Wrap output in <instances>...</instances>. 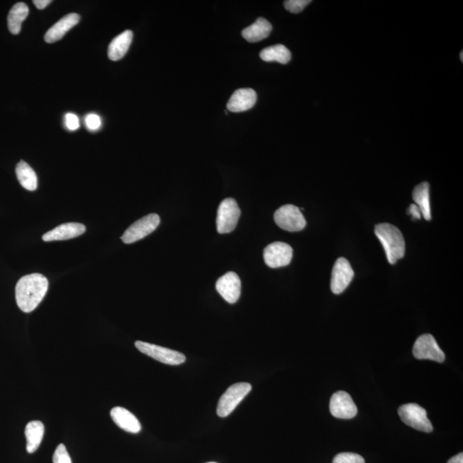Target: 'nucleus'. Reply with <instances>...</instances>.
Returning a JSON list of instances; mask_svg holds the SVG:
<instances>
[{
	"mask_svg": "<svg viewBox=\"0 0 463 463\" xmlns=\"http://www.w3.org/2000/svg\"><path fill=\"white\" fill-rule=\"evenodd\" d=\"M135 346L141 353L166 365L179 366L186 362V356L175 350L161 347L148 342L137 341Z\"/></svg>",
	"mask_w": 463,
	"mask_h": 463,
	"instance_id": "423d86ee",
	"label": "nucleus"
},
{
	"mask_svg": "<svg viewBox=\"0 0 463 463\" xmlns=\"http://www.w3.org/2000/svg\"><path fill=\"white\" fill-rule=\"evenodd\" d=\"M86 125L90 132H95L101 128V119L100 116L95 114H90L86 117Z\"/></svg>",
	"mask_w": 463,
	"mask_h": 463,
	"instance_id": "cd10ccee",
	"label": "nucleus"
},
{
	"mask_svg": "<svg viewBox=\"0 0 463 463\" xmlns=\"http://www.w3.org/2000/svg\"><path fill=\"white\" fill-rule=\"evenodd\" d=\"M79 21L80 16L77 13H70L62 17L46 33L45 41L48 43H55V42L61 40L63 35L70 30H72L73 27H75L79 23Z\"/></svg>",
	"mask_w": 463,
	"mask_h": 463,
	"instance_id": "f3484780",
	"label": "nucleus"
},
{
	"mask_svg": "<svg viewBox=\"0 0 463 463\" xmlns=\"http://www.w3.org/2000/svg\"><path fill=\"white\" fill-rule=\"evenodd\" d=\"M160 221V217L157 214H150L139 219L124 233L121 237L123 242L132 244L143 239L158 228Z\"/></svg>",
	"mask_w": 463,
	"mask_h": 463,
	"instance_id": "6e6552de",
	"label": "nucleus"
},
{
	"mask_svg": "<svg viewBox=\"0 0 463 463\" xmlns=\"http://www.w3.org/2000/svg\"><path fill=\"white\" fill-rule=\"evenodd\" d=\"M293 257L292 247L284 242H275L265 247L264 259L268 267L287 266Z\"/></svg>",
	"mask_w": 463,
	"mask_h": 463,
	"instance_id": "9b49d317",
	"label": "nucleus"
},
{
	"mask_svg": "<svg viewBox=\"0 0 463 463\" xmlns=\"http://www.w3.org/2000/svg\"><path fill=\"white\" fill-rule=\"evenodd\" d=\"M462 55H463V52H461V61L462 62L463 61V59H462L463 56Z\"/></svg>",
	"mask_w": 463,
	"mask_h": 463,
	"instance_id": "473e14b6",
	"label": "nucleus"
},
{
	"mask_svg": "<svg viewBox=\"0 0 463 463\" xmlns=\"http://www.w3.org/2000/svg\"><path fill=\"white\" fill-rule=\"evenodd\" d=\"M413 356L418 359H432L443 363L445 355L432 335L425 334L417 339L413 348Z\"/></svg>",
	"mask_w": 463,
	"mask_h": 463,
	"instance_id": "1a4fd4ad",
	"label": "nucleus"
},
{
	"mask_svg": "<svg viewBox=\"0 0 463 463\" xmlns=\"http://www.w3.org/2000/svg\"><path fill=\"white\" fill-rule=\"evenodd\" d=\"M406 213L411 215L413 220H420V219L422 218V213H420V208L415 204L410 205Z\"/></svg>",
	"mask_w": 463,
	"mask_h": 463,
	"instance_id": "c756f323",
	"label": "nucleus"
},
{
	"mask_svg": "<svg viewBox=\"0 0 463 463\" xmlns=\"http://www.w3.org/2000/svg\"><path fill=\"white\" fill-rule=\"evenodd\" d=\"M310 3H312L311 0H288L284 2V6L289 12L297 14L302 12Z\"/></svg>",
	"mask_w": 463,
	"mask_h": 463,
	"instance_id": "a878e982",
	"label": "nucleus"
},
{
	"mask_svg": "<svg viewBox=\"0 0 463 463\" xmlns=\"http://www.w3.org/2000/svg\"><path fill=\"white\" fill-rule=\"evenodd\" d=\"M447 463H463V454L460 453L455 455V457L451 458Z\"/></svg>",
	"mask_w": 463,
	"mask_h": 463,
	"instance_id": "2f4dec72",
	"label": "nucleus"
},
{
	"mask_svg": "<svg viewBox=\"0 0 463 463\" xmlns=\"http://www.w3.org/2000/svg\"><path fill=\"white\" fill-rule=\"evenodd\" d=\"M330 411L335 418L349 420L355 418L358 409L351 395L345 391H338L332 395Z\"/></svg>",
	"mask_w": 463,
	"mask_h": 463,
	"instance_id": "f8f14e48",
	"label": "nucleus"
},
{
	"mask_svg": "<svg viewBox=\"0 0 463 463\" xmlns=\"http://www.w3.org/2000/svg\"><path fill=\"white\" fill-rule=\"evenodd\" d=\"M398 415L406 425L424 433H432L433 426L425 408L416 404H404L398 409Z\"/></svg>",
	"mask_w": 463,
	"mask_h": 463,
	"instance_id": "20e7f679",
	"label": "nucleus"
},
{
	"mask_svg": "<svg viewBox=\"0 0 463 463\" xmlns=\"http://www.w3.org/2000/svg\"><path fill=\"white\" fill-rule=\"evenodd\" d=\"M252 391L249 383H237L229 387L221 395L217 405V415L225 418L237 408L243 399Z\"/></svg>",
	"mask_w": 463,
	"mask_h": 463,
	"instance_id": "7ed1b4c3",
	"label": "nucleus"
},
{
	"mask_svg": "<svg viewBox=\"0 0 463 463\" xmlns=\"http://www.w3.org/2000/svg\"><path fill=\"white\" fill-rule=\"evenodd\" d=\"M375 235L386 253L388 263L394 264L405 255L404 235L397 227L390 224H380L375 227Z\"/></svg>",
	"mask_w": 463,
	"mask_h": 463,
	"instance_id": "f03ea898",
	"label": "nucleus"
},
{
	"mask_svg": "<svg viewBox=\"0 0 463 463\" xmlns=\"http://www.w3.org/2000/svg\"><path fill=\"white\" fill-rule=\"evenodd\" d=\"M355 275L351 264L345 259L340 257L335 262L332 270L331 288L335 295H340L348 287Z\"/></svg>",
	"mask_w": 463,
	"mask_h": 463,
	"instance_id": "9d476101",
	"label": "nucleus"
},
{
	"mask_svg": "<svg viewBox=\"0 0 463 463\" xmlns=\"http://www.w3.org/2000/svg\"><path fill=\"white\" fill-rule=\"evenodd\" d=\"M65 124L66 128L70 130H77L80 127L79 117L76 115L69 112L65 117Z\"/></svg>",
	"mask_w": 463,
	"mask_h": 463,
	"instance_id": "c85d7f7f",
	"label": "nucleus"
},
{
	"mask_svg": "<svg viewBox=\"0 0 463 463\" xmlns=\"http://www.w3.org/2000/svg\"><path fill=\"white\" fill-rule=\"evenodd\" d=\"M45 433V426L40 420H33L28 423L26 428L28 453H34L40 447Z\"/></svg>",
	"mask_w": 463,
	"mask_h": 463,
	"instance_id": "aec40b11",
	"label": "nucleus"
},
{
	"mask_svg": "<svg viewBox=\"0 0 463 463\" xmlns=\"http://www.w3.org/2000/svg\"><path fill=\"white\" fill-rule=\"evenodd\" d=\"M208 463H217V462H208Z\"/></svg>",
	"mask_w": 463,
	"mask_h": 463,
	"instance_id": "72a5a7b5",
	"label": "nucleus"
},
{
	"mask_svg": "<svg viewBox=\"0 0 463 463\" xmlns=\"http://www.w3.org/2000/svg\"><path fill=\"white\" fill-rule=\"evenodd\" d=\"M272 26L264 17H259L252 26L242 31V37L249 42H257L264 40L271 33Z\"/></svg>",
	"mask_w": 463,
	"mask_h": 463,
	"instance_id": "6ab92c4d",
	"label": "nucleus"
},
{
	"mask_svg": "<svg viewBox=\"0 0 463 463\" xmlns=\"http://www.w3.org/2000/svg\"><path fill=\"white\" fill-rule=\"evenodd\" d=\"M413 199L420 208L423 217L426 221H430L432 215H431L429 184L423 182L417 186L413 192Z\"/></svg>",
	"mask_w": 463,
	"mask_h": 463,
	"instance_id": "412c9836",
	"label": "nucleus"
},
{
	"mask_svg": "<svg viewBox=\"0 0 463 463\" xmlns=\"http://www.w3.org/2000/svg\"><path fill=\"white\" fill-rule=\"evenodd\" d=\"M240 217V210L236 200L226 199L218 208L217 226L219 233H228L235 230Z\"/></svg>",
	"mask_w": 463,
	"mask_h": 463,
	"instance_id": "0eeeda50",
	"label": "nucleus"
},
{
	"mask_svg": "<svg viewBox=\"0 0 463 463\" xmlns=\"http://www.w3.org/2000/svg\"><path fill=\"white\" fill-rule=\"evenodd\" d=\"M51 0H34L33 3L35 6L37 7L39 10H43L48 5H50Z\"/></svg>",
	"mask_w": 463,
	"mask_h": 463,
	"instance_id": "7c9ffc66",
	"label": "nucleus"
},
{
	"mask_svg": "<svg viewBox=\"0 0 463 463\" xmlns=\"http://www.w3.org/2000/svg\"><path fill=\"white\" fill-rule=\"evenodd\" d=\"M54 463H72L67 449L63 444L58 445L56 448L54 457H52Z\"/></svg>",
	"mask_w": 463,
	"mask_h": 463,
	"instance_id": "bb28decb",
	"label": "nucleus"
},
{
	"mask_svg": "<svg viewBox=\"0 0 463 463\" xmlns=\"http://www.w3.org/2000/svg\"><path fill=\"white\" fill-rule=\"evenodd\" d=\"M16 174L21 186L28 190H35L38 186L37 175L30 166L26 161H21L17 165Z\"/></svg>",
	"mask_w": 463,
	"mask_h": 463,
	"instance_id": "5701e85b",
	"label": "nucleus"
},
{
	"mask_svg": "<svg viewBox=\"0 0 463 463\" xmlns=\"http://www.w3.org/2000/svg\"><path fill=\"white\" fill-rule=\"evenodd\" d=\"M257 102V93L253 88H239L232 95L227 108L232 112H242L253 108Z\"/></svg>",
	"mask_w": 463,
	"mask_h": 463,
	"instance_id": "4468645a",
	"label": "nucleus"
},
{
	"mask_svg": "<svg viewBox=\"0 0 463 463\" xmlns=\"http://www.w3.org/2000/svg\"><path fill=\"white\" fill-rule=\"evenodd\" d=\"M133 33L130 30L124 31L111 41L108 47V57L112 61H118L128 52L132 44Z\"/></svg>",
	"mask_w": 463,
	"mask_h": 463,
	"instance_id": "a211bd4d",
	"label": "nucleus"
},
{
	"mask_svg": "<svg viewBox=\"0 0 463 463\" xmlns=\"http://www.w3.org/2000/svg\"><path fill=\"white\" fill-rule=\"evenodd\" d=\"M29 7L24 3H17L10 9L8 15V28L10 33L19 35L22 23L29 15Z\"/></svg>",
	"mask_w": 463,
	"mask_h": 463,
	"instance_id": "4be33fe9",
	"label": "nucleus"
},
{
	"mask_svg": "<svg viewBox=\"0 0 463 463\" xmlns=\"http://www.w3.org/2000/svg\"><path fill=\"white\" fill-rule=\"evenodd\" d=\"M215 288L226 302L235 304L238 302L242 293V282L235 272H228L218 279Z\"/></svg>",
	"mask_w": 463,
	"mask_h": 463,
	"instance_id": "ddd939ff",
	"label": "nucleus"
},
{
	"mask_svg": "<svg viewBox=\"0 0 463 463\" xmlns=\"http://www.w3.org/2000/svg\"><path fill=\"white\" fill-rule=\"evenodd\" d=\"M48 290V280L43 275H24L16 285V302L22 312L30 313L37 309Z\"/></svg>",
	"mask_w": 463,
	"mask_h": 463,
	"instance_id": "f257e3e1",
	"label": "nucleus"
},
{
	"mask_svg": "<svg viewBox=\"0 0 463 463\" xmlns=\"http://www.w3.org/2000/svg\"><path fill=\"white\" fill-rule=\"evenodd\" d=\"M111 418L120 428L127 433H139L142 426L137 417L122 406H115L110 412Z\"/></svg>",
	"mask_w": 463,
	"mask_h": 463,
	"instance_id": "dca6fc26",
	"label": "nucleus"
},
{
	"mask_svg": "<svg viewBox=\"0 0 463 463\" xmlns=\"http://www.w3.org/2000/svg\"><path fill=\"white\" fill-rule=\"evenodd\" d=\"M260 58L266 62L277 61L286 65L291 60V52L285 46L277 44L263 49L260 52Z\"/></svg>",
	"mask_w": 463,
	"mask_h": 463,
	"instance_id": "b1692460",
	"label": "nucleus"
},
{
	"mask_svg": "<svg viewBox=\"0 0 463 463\" xmlns=\"http://www.w3.org/2000/svg\"><path fill=\"white\" fill-rule=\"evenodd\" d=\"M279 228L288 232H299L306 228V221L298 207L293 204L284 205L274 215Z\"/></svg>",
	"mask_w": 463,
	"mask_h": 463,
	"instance_id": "39448f33",
	"label": "nucleus"
},
{
	"mask_svg": "<svg viewBox=\"0 0 463 463\" xmlns=\"http://www.w3.org/2000/svg\"><path fill=\"white\" fill-rule=\"evenodd\" d=\"M333 463H365V460L362 455L344 452L335 455Z\"/></svg>",
	"mask_w": 463,
	"mask_h": 463,
	"instance_id": "393cba45",
	"label": "nucleus"
},
{
	"mask_svg": "<svg viewBox=\"0 0 463 463\" xmlns=\"http://www.w3.org/2000/svg\"><path fill=\"white\" fill-rule=\"evenodd\" d=\"M86 231V227L83 224L69 222V224L59 225V227L45 233L42 236V239L46 242L67 240L82 235Z\"/></svg>",
	"mask_w": 463,
	"mask_h": 463,
	"instance_id": "2eb2a0df",
	"label": "nucleus"
}]
</instances>
